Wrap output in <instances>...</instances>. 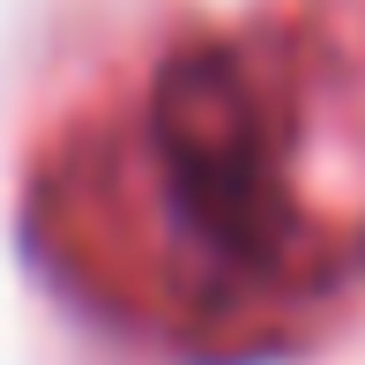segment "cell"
Segmentation results:
<instances>
[{"label": "cell", "instance_id": "obj_1", "mask_svg": "<svg viewBox=\"0 0 365 365\" xmlns=\"http://www.w3.org/2000/svg\"><path fill=\"white\" fill-rule=\"evenodd\" d=\"M157 127L164 172L194 224L239 261H269L291 239V194L276 172V127L261 105L254 75L224 45H194L157 75Z\"/></svg>", "mask_w": 365, "mask_h": 365}]
</instances>
